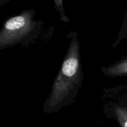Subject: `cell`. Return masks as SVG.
Returning a JSON list of instances; mask_svg holds the SVG:
<instances>
[{"label":"cell","mask_w":127,"mask_h":127,"mask_svg":"<svg viewBox=\"0 0 127 127\" xmlns=\"http://www.w3.org/2000/svg\"><path fill=\"white\" fill-rule=\"evenodd\" d=\"M102 71L105 76L110 77L127 74V60L122 61L109 67H104L102 68Z\"/></svg>","instance_id":"6da1fadb"},{"label":"cell","mask_w":127,"mask_h":127,"mask_svg":"<svg viewBox=\"0 0 127 127\" xmlns=\"http://www.w3.org/2000/svg\"><path fill=\"white\" fill-rule=\"evenodd\" d=\"M113 114L121 127H127V108L115 105L113 107Z\"/></svg>","instance_id":"7a4b0ae2"},{"label":"cell","mask_w":127,"mask_h":127,"mask_svg":"<svg viewBox=\"0 0 127 127\" xmlns=\"http://www.w3.org/2000/svg\"><path fill=\"white\" fill-rule=\"evenodd\" d=\"M127 36V21L126 24H125V26L123 27V29H122V31H120V32L119 33V38H118L117 40V42L114 43V47L116 46L118 44V43H119V42H120L123 38L126 37Z\"/></svg>","instance_id":"277c9868"},{"label":"cell","mask_w":127,"mask_h":127,"mask_svg":"<svg viewBox=\"0 0 127 127\" xmlns=\"http://www.w3.org/2000/svg\"><path fill=\"white\" fill-rule=\"evenodd\" d=\"M54 3L55 5V7L60 14L62 21H63V22H69V19L68 17H66L65 13H64L63 1H61V0H55Z\"/></svg>","instance_id":"3957f363"}]
</instances>
